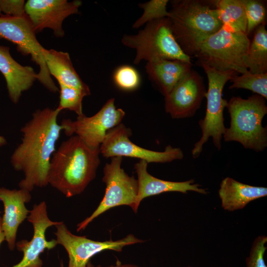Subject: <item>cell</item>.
<instances>
[{
  "instance_id": "83f0119b",
  "label": "cell",
  "mask_w": 267,
  "mask_h": 267,
  "mask_svg": "<svg viewBox=\"0 0 267 267\" xmlns=\"http://www.w3.org/2000/svg\"><path fill=\"white\" fill-rule=\"evenodd\" d=\"M114 80L116 85L125 90H133L139 85L140 79L137 72L131 66L124 65L115 72Z\"/></svg>"
},
{
  "instance_id": "603a6c76",
  "label": "cell",
  "mask_w": 267,
  "mask_h": 267,
  "mask_svg": "<svg viewBox=\"0 0 267 267\" xmlns=\"http://www.w3.org/2000/svg\"><path fill=\"white\" fill-rule=\"evenodd\" d=\"M245 63L247 70L251 73H267V31L265 23L255 30Z\"/></svg>"
},
{
  "instance_id": "2e32d148",
  "label": "cell",
  "mask_w": 267,
  "mask_h": 267,
  "mask_svg": "<svg viewBox=\"0 0 267 267\" xmlns=\"http://www.w3.org/2000/svg\"><path fill=\"white\" fill-rule=\"evenodd\" d=\"M31 197L30 191L25 189H9L0 187V201L4 206L1 229L10 250L14 249L18 228L29 214L25 203L30 202Z\"/></svg>"
},
{
  "instance_id": "8992f818",
  "label": "cell",
  "mask_w": 267,
  "mask_h": 267,
  "mask_svg": "<svg viewBox=\"0 0 267 267\" xmlns=\"http://www.w3.org/2000/svg\"><path fill=\"white\" fill-rule=\"evenodd\" d=\"M250 42L246 34L222 26L201 44L194 56L200 65L242 74L247 70L245 60Z\"/></svg>"
},
{
  "instance_id": "9c48e42d",
  "label": "cell",
  "mask_w": 267,
  "mask_h": 267,
  "mask_svg": "<svg viewBox=\"0 0 267 267\" xmlns=\"http://www.w3.org/2000/svg\"><path fill=\"white\" fill-rule=\"evenodd\" d=\"M32 24L27 15L21 17L0 15V39H5L16 45L17 51L39 66L37 80L48 90L56 93L58 88L50 75L44 58V48L37 40Z\"/></svg>"
},
{
  "instance_id": "6da1fadb",
  "label": "cell",
  "mask_w": 267,
  "mask_h": 267,
  "mask_svg": "<svg viewBox=\"0 0 267 267\" xmlns=\"http://www.w3.org/2000/svg\"><path fill=\"white\" fill-rule=\"evenodd\" d=\"M60 112L57 108L38 109L21 128L22 142L10 158L14 169L24 174L19 183L20 188L31 192L35 187L48 185L50 159L62 130L57 121Z\"/></svg>"
},
{
  "instance_id": "52a82bcc",
  "label": "cell",
  "mask_w": 267,
  "mask_h": 267,
  "mask_svg": "<svg viewBox=\"0 0 267 267\" xmlns=\"http://www.w3.org/2000/svg\"><path fill=\"white\" fill-rule=\"evenodd\" d=\"M201 66L207 76L208 88L205 96L207 99L205 116L198 123L202 136L192 150L194 158L199 156L204 144L210 137L217 149L220 150L221 148L222 139L226 129L224 125L223 110L228 103L222 98V90L226 82L237 73L232 70L221 71L205 65Z\"/></svg>"
},
{
  "instance_id": "7a4b0ae2",
  "label": "cell",
  "mask_w": 267,
  "mask_h": 267,
  "mask_svg": "<svg viewBox=\"0 0 267 267\" xmlns=\"http://www.w3.org/2000/svg\"><path fill=\"white\" fill-rule=\"evenodd\" d=\"M99 153V148L89 147L77 135L70 136L51 156L48 184L66 197L81 193L95 177Z\"/></svg>"
},
{
  "instance_id": "1f68e13d",
  "label": "cell",
  "mask_w": 267,
  "mask_h": 267,
  "mask_svg": "<svg viewBox=\"0 0 267 267\" xmlns=\"http://www.w3.org/2000/svg\"><path fill=\"white\" fill-rule=\"evenodd\" d=\"M5 240V236L1 229V217H0V245Z\"/></svg>"
},
{
  "instance_id": "9a60e30c",
  "label": "cell",
  "mask_w": 267,
  "mask_h": 267,
  "mask_svg": "<svg viewBox=\"0 0 267 267\" xmlns=\"http://www.w3.org/2000/svg\"><path fill=\"white\" fill-rule=\"evenodd\" d=\"M206 90L202 78L191 69L165 96V110L174 119L193 116Z\"/></svg>"
},
{
  "instance_id": "5b68a950",
  "label": "cell",
  "mask_w": 267,
  "mask_h": 267,
  "mask_svg": "<svg viewBox=\"0 0 267 267\" xmlns=\"http://www.w3.org/2000/svg\"><path fill=\"white\" fill-rule=\"evenodd\" d=\"M122 43L135 50L134 60L135 64L143 60L150 62L161 59L191 63L190 57L185 54L176 41L168 17L147 23L136 35H124Z\"/></svg>"
},
{
  "instance_id": "484cf974",
  "label": "cell",
  "mask_w": 267,
  "mask_h": 267,
  "mask_svg": "<svg viewBox=\"0 0 267 267\" xmlns=\"http://www.w3.org/2000/svg\"><path fill=\"white\" fill-rule=\"evenodd\" d=\"M168 2V0H151L139 4V6L143 9V12L133 24V27L138 28L150 21L168 17L169 15V11L167 10Z\"/></svg>"
},
{
  "instance_id": "e0dca14e",
  "label": "cell",
  "mask_w": 267,
  "mask_h": 267,
  "mask_svg": "<svg viewBox=\"0 0 267 267\" xmlns=\"http://www.w3.org/2000/svg\"><path fill=\"white\" fill-rule=\"evenodd\" d=\"M147 164L146 161L140 160L134 166L137 176L138 207L143 199L167 192H179L186 194L188 191H192L202 194L208 193L205 189L201 187L200 185L195 183L193 179L172 181L156 178L147 172Z\"/></svg>"
},
{
  "instance_id": "4316f807",
  "label": "cell",
  "mask_w": 267,
  "mask_h": 267,
  "mask_svg": "<svg viewBox=\"0 0 267 267\" xmlns=\"http://www.w3.org/2000/svg\"><path fill=\"white\" fill-rule=\"evenodd\" d=\"M247 20L246 34L248 36L260 25L265 23L266 9L264 3L258 0H243Z\"/></svg>"
},
{
  "instance_id": "ffe728a7",
  "label": "cell",
  "mask_w": 267,
  "mask_h": 267,
  "mask_svg": "<svg viewBox=\"0 0 267 267\" xmlns=\"http://www.w3.org/2000/svg\"><path fill=\"white\" fill-rule=\"evenodd\" d=\"M146 72L167 95L191 68V63L178 60L161 59L147 62Z\"/></svg>"
},
{
  "instance_id": "7402d4cb",
  "label": "cell",
  "mask_w": 267,
  "mask_h": 267,
  "mask_svg": "<svg viewBox=\"0 0 267 267\" xmlns=\"http://www.w3.org/2000/svg\"><path fill=\"white\" fill-rule=\"evenodd\" d=\"M215 6L222 27L246 34L247 20L243 0L211 1Z\"/></svg>"
},
{
  "instance_id": "277c9868",
  "label": "cell",
  "mask_w": 267,
  "mask_h": 267,
  "mask_svg": "<svg viewBox=\"0 0 267 267\" xmlns=\"http://www.w3.org/2000/svg\"><path fill=\"white\" fill-rule=\"evenodd\" d=\"M230 117V127L223 135L225 141H237L245 148L256 152L267 146V127L262 120L267 113L265 98L255 94L243 99L233 96L226 106Z\"/></svg>"
},
{
  "instance_id": "d590c367",
  "label": "cell",
  "mask_w": 267,
  "mask_h": 267,
  "mask_svg": "<svg viewBox=\"0 0 267 267\" xmlns=\"http://www.w3.org/2000/svg\"><path fill=\"white\" fill-rule=\"evenodd\" d=\"M2 14L1 13V12L0 11V15H2Z\"/></svg>"
},
{
  "instance_id": "8d00e7d4",
  "label": "cell",
  "mask_w": 267,
  "mask_h": 267,
  "mask_svg": "<svg viewBox=\"0 0 267 267\" xmlns=\"http://www.w3.org/2000/svg\"><path fill=\"white\" fill-rule=\"evenodd\" d=\"M187 267H193L188 266H187Z\"/></svg>"
},
{
  "instance_id": "d4e9b609",
  "label": "cell",
  "mask_w": 267,
  "mask_h": 267,
  "mask_svg": "<svg viewBox=\"0 0 267 267\" xmlns=\"http://www.w3.org/2000/svg\"><path fill=\"white\" fill-rule=\"evenodd\" d=\"M60 100L56 108L61 111L68 109L74 112L78 116L83 115L82 101L84 97L90 94V90H85L59 84Z\"/></svg>"
},
{
  "instance_id": "7c38bea8",
  "label": "cell",
  "mask_w": 267,
  "mask_h": 267,
  "mask_svg": "<svg viewBox=\"0 0 267 267\" xmlns=\"http://www.w3.org/2000/svg\"><path fill=\"white\" fill-rule=\"evenodd\" d=\"M130 129L120 123L109 130L101 144L100 153L106 158L116 156L138 158L149 163H167L180 160L183 153L180 148L167 146L162 152L147 149L134 143L130 139Z\"/></svg>"
},
{
  "instance_id": "f546056e",
  "label": "cell",
  "mask_w": 267,
  "mask_h": 267,
  "mask_svg": "<svg viewBox=\"0 0 267 267\" xmlns=\"http://www.w3.org/2000/svg\"><path fill=\"white\" fill-rule=\"evenodd\" d=\"M24 0H0V9L5 15L21 17L26 15Z\"/></svg>"
},
{
  "instance_id": "30bf717a",
  "label": "cell",
  "mask_w": 267,
  "mask_h": 267,
  "mask_svg": "<svg viewBox=\"0 0 267 267\" xmlns=\"http://www.w3.org/2000/svg\"><path fill=\"white\" fill-rule=\"evenodd\" d=\"M125 112L116 108L115 99H108L99 111L90 117L84 114L77 119H63L60 125L67 136L75 134L88 146L93 149L99 148L107 132L120 123Z\"/></svg>"
},
{
  "instance_id": "44dd1931",
  "label": "cell",
  "mask_w": 267,
  "mask_h": 267,
  "mask_svg": "<svg viewBox=\"0 0 267 267\" xmlns=\"http://www.w3.org/2000/svg\"><path fill=\"white\" fill-rule=\"evenodd\" d=\"M43 55L50 75L56 79L59 84L89 90L76 71L68 52L44 48Z\"/></svg>"
},
{
  "instance_id": "e575fe53",
  "label": "cell",
  "mask_w": 267,
  "mask_h": 267,
  "mask_svg": "<svg viewBox=\"0 0 267 267\" xmlns=\"http://www.w3.org/2000/svg\"><path fill=\"white\" fill-rule=\"evenodd\" d=\"M60 267H64L63 262L62 261L60 263Z\"/></svg>"
},
{
  "instance_id": "4dcf8cb0",
  "label": "cell",
  "mask_w": 267,
  "mask_h": 267,
  "mask_svg": "<svg viewBox=\"0 0 267 267\" xmlns=\"http://www.w3.org/2000/svg\"><path fill=\"white\" fill-rule=\"evenodd\" d=\"M107 267H139L138 266L131 264H122L119 262H117L115 265H111Z\"/></svg>"
},
{
  "instance_id": "3957f363",
  "label": "cell",
  "mask_w": 267,
  "mask_h": 267,
  "mask_svg": "<svg viewBox=\"0 0 267 267\" xmlns=\"http://www.w3.org/2000/svg\"><path fill=\"white\" fill-rule=\"evenodd\" d=\"M169 11L173 35L182 50L194 56L201 44L222 25L216 8L197 0H173Z\"/></svg>"
},
{
  "instance_id": "74e56055",
  "label": "cell",
  "mask_w": 267,
  "mask_h": 267,
  "mask_svg": "<svg viewBox=\"0 0 267 267\" xmlns=\"http://www.w3.org/2000/svg\"><path fill=\"white\" fill-rule=\"evenodd\" d=\"M0 213H1V212H0Z\"/></svg>"
},
{
  "instance_id": "ac0fdd59",
  "label": "cell",
  "mask_w": 267,
  "mask_h": 267,
  "mask_svg": "<svg viewBox=\"0 0 267 267\" xmlns=\"http://www.w3.org/2000/svg\"><path fill=\"white\" fill-rule=\"evenodd\" d=\"M0 72L4 77L9 97L14 104L37 80L34 69L20 64L12 57L9 47L2 45H0Z\"/></svg>"
},
{
  "instance_id": "836d02e7",
  "label": "cell",
  "mask_w": 267,
  "mask_h": 267,
  "mask_svg": "<svg viewBox=\"0 0 267 267\" xmlns=\"http://www.w3.org/2000/svg\"><path fill=\"white\" fill-rule=\"evenodd\" d=\"M86 267H101L100 266H96V267L92 265L90 262H89V263L88 264V265H87V266Z\"/></svg>"
},
{
  "instance_id": "cb8c5ba5",
  "label": "cell",
  "mask_w": 267,
  "mask_h": 267,
  "mask_svg": "<svg viewBox=\"0 0 267 267\" xmlns=\"http://www.w3.org/2000/svg\"><path fill=\"white\" fill-rule=\"evenodd\" d=\"M232 84L229 89H244L267 98V73L253 74L248 70L241 76H235L230 80Z\"/></svg>"
},
{
  "instance_id": "5bb4252c",
  "label": "cell",
  "mask_w": 267,
  "mask_h": 267,
  "mask_svg": "<svg viewBox=\"0 0 267 267\" xmlns=\"http://www.w3.org/2000/svg\"><path fill=\"white\" fill-rule=\"evenodd\" d=\"M81 5L79 0H28L25 10L36 33L49 28L56 37L62 38L64 36L63 21L71 15L78 14Z\"/></svg>"
},
{
  "instance_id": "ba28073f",
  "label": "cell",
  "mask_w": 267,
  "mask_h": 267,
  "mask_svg": "<svg viewBox=\"0 0 267 267\" xmlns=\"http://www.w3.org/2000/svg\"><path fill=\"white\" fill-rule=\"evenodd\" d=\"M122 159V157H113L110 163L105 164L102 178L106 185L104 195L91 215L77 224V231L85 229L96 218L115 207L128 206L136 213L138 208L137 180L129 176L121 168Z\"/></svg>"
},
{
  "instance_id": "d6a6232c",
  "label": "cell",
  "mask_w": 267,
  "mask_h": 267,
  "mask_svg": "<svg viewBox=\"0 0 267 267\" xmlns=\"http://www.w3.org/2000/svg\"><path fill=\"white\" fill-rule=\"evenodd\" d=\"M7 143L6 139L2 136L0 135V147Z\"/></svg>"
},
{
  "instance_id": "8fae6325",
  "label": "cell",
  "mask_w": 267,
  "mask_h": 267,
  "mask_svg": "<svg viewBox=\"0 0 267 267\" xmlns=\"http://www.w3.org/2000/svg\"><path fill=\"white\" fill-rule=\"evenodd\" d=\"M56 236L58 244L62 245L68 255V267H86L91 257L105 250H112L118 252L129 245L140 243L144 240L130 234L124 238L113 241H95L85 236H78L71 233L63 222L56 225Z\"/></svg>"
},
{
  "instance_id": "f1b7e54d",
  "label": "cell",
  "mask_w": 267,
  "mask_h": 267,
  "mask_svg": "<svg viewBox=\"0 0 267 267\" xmlns=\"http://www.w3.org/2000/svg\"><path fill=\"white\" fill-rule=\"evenodd\" d=\"M267 243V237L264 235H259L254 239L246 258V267H267L264 259Z\"/></svg>"
},
{
  "instance_id": "4fadbf2b",
  "label": "cell",
  "mask_w": 267,
  "mask_h": 267,
  "mask_svg": "<svg viewBox=\"0 0 267 267\" xmlns=\"http://www.w3.org/2000/svg\"><path fill=\"white\" fill-rule=\"evenodd\" d=\"M27 219L33 227V237L30 241L22 240L16 243L17 250L23 252V257L19 263L11 267H42L40 254L45 249L54 248L57 244L56 239H46L45 232L49 227L61 224L63 222L49 219L45 201L34 205Z\"/></svg>"
},
{
  "instance_id": "d6986e66",
  "label": "cell",
  "mask_w": 267,
  "mask_h": 267,
  "mask_svg": "<svg viewBox=\"0 0 267 267\" xmlns=\"http://www.w3.org/2000/svg\"><path fill=\"white\" fill-rule=\"evenodd\" d=\"M219 195L222 207L233 212L243 209L250 202L267 195V188L239 182L226 177L220 184Z\"/></svg>"
}]
</instances>
